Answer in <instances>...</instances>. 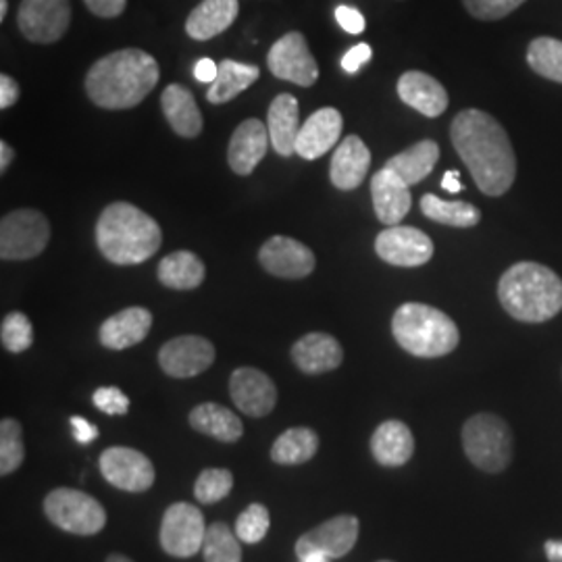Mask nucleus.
I'll list each match as a JSON object with an SVG mask.
<instances>
[{
  "instance_id": "obj_1",
  "label": "nucleus",
  "mask_w": 562,
  "mask_h": 562,
  "mask_svg": "<svg viewBox=\"0 0 562 562\" xmlns=\"http://www.w3.org/2000/svg\"><path fill=\"white\" fill-rule=\"evenodd\" d=\"M452 146L485 196H503L517 178V157L503 125L480 109L461 111L450 125Z\"/></svg>"
},
{
  "instance_id": "obj_2",
  "label": "nucleus",
  "mask_w": 562,
  "mask_h": 562,
  "mask_svg": "<svg viewBox=\"0 0 562 562\" xmlns=\"http://www.w3.org/2000/svg\"><path fill=\"white\" fill-rule=\"evenodd\" d=\"M159 63L140 48H123L97 60L86 76V92L101 109L138 106L159 83Z\"/></svg>"
},
{
  "instance_id": "obj_3",
  "label": "nucleus",
  "mask_w": 562,
  "mask_h": 562,
  "mask_svg": "<svg viewBox=\"0 0 562 562\" xmlns=\"http://www.w3.org/2000/svg\"><path fill=\"white\" fill-rule=\"evenodd\" d=\"M102 257L115 265H140L153 259L162 244L159 223L130 202H113L97 223Z\"/></svg>"
},
{
  "instance_id": "obj_4",
  "label": "nucleus",
  "mask_w": 562,
  "mask_h": 562,
  "mask_svg": "<svg viewBox=\"0 0 562 562\" xmlns=\"http://www.w3.org/2000/svg\"><path fill=\"white\" fill-rule=\"evenodd\" d=\"M498 299L517 322H550L562 311V280L540 262H517L504 271Z\"/></svg>"
},
{
  "instance_id": "obj_5",
  "label": "nucleus",
  "mask_w": 562,
  "mask_h": 562,
  "mask_svg": "<svg viewBox=\"0 0 562 562\" xmlns=\"http://www.w3.org/2000/svg\"><path fill=\"white\" fill-rule=\"evenodd\" d=\"M392 334L408 355L422 359L446 357L461 341L457 323L440 308L423 302L402 304L394 313Z\"/></svg>"
},
{
  "instance_id": "obj_6",
  "label": "nucleus",
  "mask_w": 562,
  "mask_h": 562,
  "mask_svg": "<svg viewBox=\"0 0 562 562\" xmlns=\"http://www.w3.org/2000/svg\"><path fill=\"white\" fill-rule=\"evenodd\" d=\"M462 446L477 469L501 473L513 461V434L503 417L480 413L462 427Z\"/></svg>"
},
{
  "instance_id": "obj_7",
  "label": "nucleus",
  "mask_w": 562,
  "mask_h": 562,
  "mask_svg": "<svg viewBox=\"0 0 562 562\" xmlns=\"http://www.w3.org/2000/svg\"><path fill=\"white\" fill-rule=\"evenodd\" d=\"M44 513L63 531L76 536H94L106 522L102 504L71 487H57L50 492L44 501Z\"/></svg>"
},
{
  "instance_id": "obj_8",
  "label": "nucleus",
  "mask_w": 562,
  "mask_h": 562,
  "mask_svg": "<svg viewBox=\"0 0 562 562\" xmlns=\"http://www.w3.org/2000/svg\"><path fill=\"white\" fill-rule=\"evenodd\" d=\"M50 240V225L41 211L20 209L0 222V257L4 261H25L42 255Z\"/></svg>"
},
{
  "instance_id": "obj_9",
  "label": "nucleus",
  "mask_w": 562,
  "mask_h": 562,
  "mask_svg": "<svg viewBox=\"0 0 562 562\" xmlns=\"http://www.w3.org/2000/svg\"><path fill=\"white\" fill-rule=\"evenodd\" d=\"M359 519L340 515L304 533L296 542V559L301 562H329L346 557L359 540Z\"/></svg>"
},
{
  "instance_id": "obj_10",
  "label": "nucleus",
  "mask_w": 562,
  "mask_h": 562,
  "mask_svg": "<svg viewBox=\"0 0 562 562\" xmlns=\"http://www.w3.org/2000/svg\"><path fill=\"white\" fill-rule=\"evenodd\" d=\"M206 536V525L194 504H171L165 510L161 525L162 550L176 559H190L199 554Z\"/></svg>"
},
{
  "instance_id": "obj_11",
  "label": "nucleus",
  "mask_w": 562,
  "mask_h": 562,
  "mask_svg": "<svg viewBox=\"0 0 562 562\" xmlns=\"http://www.w3.org/2000/svg\"><path fill=\"white\" fill-rule=\"evenodd\" d=\"M269 71L278 80L292 81L302 88L319 80V65L308 50L306 38L301 32H290L276 42L267 55Z\"/></svg>"
},
{
  "instance_id": "obj_12",
  "label": "nucleus",
  "mask_w": 562,
  "mask_h": 562,
  "mask_svg": "<svg viewBox=\"0 0 562 562\" xmlns=\"http://www.w3.org/2000/svg\"><path fill=\"white\" fill-rule=\"evenodd\" d=\"M18 23L25 41L53 44L71 25V4L69 0H21Z\"/></svg>"
},
{
  "instance_id": "obj_13",
  "label": "nucleus",
  "mask_w": 562,
  "mask_h": 562,
  "mask_svg": "<svg viewBox=\"0 0 562 562\" xmlns=\"http://www.w3.org/2000/svg\"><path fill=\"white\" fill-rule=\"evenodd\" d=\"M101 473L106 482L125 492H146L155 483V467L134 448L113 446L101 457Z\"/></svg>"
},
{
  "instance_id": "obj_14",
  "label": "nucleus",
  "mask_w": 562,
  "mask_h": 562,
  "mask_svg": "<svg viewBox=\"0 0 562 562\" xmlns=\"http://www.w3.org/2000/svg\"><path fill=\"white\" fill-rule=\"evenodd\" d=\"M375 252L394 267H422L434 257V241L417 227L390 225L378 236Z\"/></svg>"
},
{
  "instance_id": "obj_15",
  "label": "nucleus",
  "mask_w": 562,
  "mask_h": 562,
  "mask_svg": "<svg viewBox=\"0 0 562 562\" xmlns=\"http://www.w3.org/2000/svg\"><path fill=\"white\" fill-rule=\"evenodd\" d=\"M159 362L171 378H194L215 362V346L201 336H180L162 346Z\"/></svg>"
},
{
  "instance_id": "obj_16",
  "label": "nucleus",
  "mask_w": 562,
  "mask_h": 562,
  "mask_svg": "<svg viewBox=\"0 0 562 562\" xmlns=\"http://www.w3.org/2000/svg\"><path fill=\"white\" fill-rule=\"evenodd\" d=\"M259 261L271 276L285 280H302L315 269L313 250L302 241L285 236H273L265 241Z\"/></svg>"
},
{
  "instance_id": "obj_17",
  "label": "nucleus",
  "mask_w": 562,
  "mask_h": 562,
  "mask_svg": "<svg viewBox=\"0 0 562 562\" xmlns=\"http://www.w3.org/2000/svg\"><path fill=\"white\" fill-rule=\"evenodd\" d=\"M229 396L248 417H265L276 408L278 387L259 369L241 367L232 373Z\"/></svg>"
},
{
  "instance_id": "obj_18",
  "label": "nucleus",
  "mask_w": 562,
  "mask_h": 562,
  "mask_svg": "<svg viewBox=\"0 0 562 562\" xmlns=\"http://www.w3.org/2000/svg\"><path fill=\"white\" fill-rule=\"evenodd\" d=\"M341 127H344V120L338 109L325 106L315 111L301 125L299 140H296V155H301L306 161L319 159L338 144Z\"/></svg>"
},
{
  "instance_id": "obj_19",
  "label": "nucleus",
  "mask_w": 562,
  "mask_h": 562,
  "mask_svg": "<svg viewBox=\"0 0 562 562\" xmlns=\"http://www.w3.org/2000/svg\"><path fill=\"white\" fill-rule=\"evenodd\" d=\"M411 186L402 180L390 167L380 169L371 180V196L373 209L380 222L385 225H398L408 215L413 206Z\"/></svg>"
},
{
  "instance_id": "obj_20",
  "label": "nucleus",
  "mask_w": 562,
  "mask_h": 562,
  "mask_svg": "<svg viewBox=\"0 0 562 562\" xmlns=\"http://www.w3.org/2000/svg\"><path fill=\"white\" fill-rule=\"evenodd\" d=\"M269 142V127L262 121H241L227 148V161L234 173L250 176L265 159Z\"/></svg>"
},
{
  "instance_id": "obj_21",
  "label": "nucleus",
  "mask_w": 562,
  "mask_h": 562,
  "mask_svg": "<svg viewBox=\"0 0 562 562\" xmlns=\"http://www.w3.org/2000/svg\"><path fill=\"white\" fill-rule=\"evenodd\" d=\"M398 97L425 117H440L448 109V92L440 81L423 71H406L398 80Z\"/></svg>"
},
{
  "instance_id": "obj_22",
  "label": "nucleus",
  "mask_w": 562,
  "mask_h": 562,
  "mask_svg": "<svg viewBox=\"0 0 562 562\" xmlns=\"http://www.w3.org/2000/svg\"><path fill=\"white\" fill-rule=\"evenodd\" d=\"M371 167V153L359 136H348L341 140L338 150L331 157L329 178L338 190H355L359 188L367 171Z\"/></svg>"
},
{
  "instance_id": "obj_23",
  "label": "nucleus",
  "mask_w": 562,
  "mask_h": 562,
  "mask_svg": "<svg viewBox=\"0 0 562 562\" xmlns=\"http://www.w3.org/2000/svg\"><path fill=\"white\" fill-rule=\"evenodd\" d=\"M267 127L273 150L281 157L296 155V140L301 132V109L292 94H280L269 106Z\"/></svg>"
},
{
  "instance_id": "obj_24",
  "label": "nucleus",
  "mask_w": 562,
  "mask_h": 562,
  "mask_svg": "<svg viewBox=\"0 0 562 562\" xmlns=\"http://www.w3.org/2000/svg\"><path fill=\"white\" fill-rule=\"evenodd\" d=\"M292 359L299 369L308 375H319L340 367L344 361V350L340 341L329 334H306L294 344Z\"/></svg>"
},
{
  "instance_id": "obj_25",
  "label": "nucleus",
  "mask_w": 562,
  "mask_h": 562,
  "mask_svg": "<svg viewBox=\"0 0 562 562\" xmlns=\"http://www.w3.org/2000/svg\"><path fill=\"white\" fill-rule=\"evenodd\" d=\"M153 327L150 311L142 306H130L102 323L101 341L109 350H125L140 344Z\"/></svg>"
},
{
  "instance_id": "obj_26",
  "label": "nucleus",
  "mask_w": 562,
  "mask_h": 562,
  "mask_svg": "<svg viewBox=\"0 0 562 562\" xmlns=\"http://www.w3.org/2000/svg\"><path fill=\"white\" fill-rule=\"evenodd\" d=\"M240 11L238 0H202L201 4L188 15L186 32L192 41H211L223 34Z\"/></svg>"
},
{
  "instance_id": "obj_27",
  "label": "nucleus",
  "mask_w": 562,
  "mask_h": 562,
  "mask_svg": "<svg viewBox=\"0 0 562 562\" xmlns=\"http://www.w3.org/2000/svg\"><path fill=\"white\" fill-rule=\"evenodd\" d=\"M161 106L171 130L181 138H196L202 132V113L194 94L181 86L171 83L162 90Z\"/></svg>"
},
{
  "instance_id": "obj_28",
  "label": "nucleus",
  "mask_w": 562,
  "mask_h": 562,
  "mask_svg": "<svg viewBox=\"0 0 562 562\" xmlns=\"http://www.w3.org/2000/svg\"><path fill=\"white\" fill-rule=\"evenodd\" d=\"M371 452L383 467H402L411 461L415 452V438L404 423L390 419L375 429L371 438Z\"/></svg>"
},
{
  "instance_id": "obj_29",
  "label": "nucleus",
  "mask_w": 562,
  "mask_h": 562,
  "mask_svg": "<svg viewBox=\"0 0 562 562\" xmlns=\"http://www.w3.org/2000/svg\"><path fill=\"white\" fill-rule=\"evenodd\" d=\"M190 423L196 431H201L204 436H211L220 442H238L244 434L240 417H236L229 408H225L222 404H215V402L199 404L190 413Z\"/></svg>"
},
{
  "instance_id": "obj_30",
  "label": "nucleus",
  "mask_w": 562,
  "mask_h": 562,
  "mask_svg": "<svg viewBox=\"0 0 562 562\" xmlns=\"http://www.w3.org/2000/svg\"><path fill=\"white\" fill-rule=\"evenodd\" d=\"M259 78H261V71L257 65H246L232 59L222 60L220 74L206 92V101L213 104L234 101Z\"/></svg>"
},
{
  "instance_id": "obj_31",
  "label": "nucleus",
  "mask_w": 562,
  "mask_h": 562,
  "mask_svg": "<svg viewBox=\"0 0 562 562\" xmlns=\"http://www.w3.org/2000/svg\"><path fill=\"white\" fill-rule=\"evenodd\" d=\"M438 159H440L438 142L422 140L413 144L411 148L402 150L401 155L392 157L390 161L385 162V167L396 171L408 186H415L434 171Z\"/></svg>"
},
{
  "instance_id": "obj_32",
  "label": "nucleus",
  "mask_w": 562,
  "mask_h": 562,
  "mask_svg": "<svg viewBox=\"0 0 562 562\" xmlns=\"http://www.w3.org/2000/svg\"><path fill=\"white\" fill-rule=\"evenodd\" d=\"M159 281L173 290H194L204 281V262L188 250L167 255L159 262Z\"/></svg>"
},
{
  "instance_id": "obj_33",
  "label": "nucleus",
  "mask_w": 562,
  "mask_h": 562,
  "mask_svg": "<svg viewBox=\"0 0 562 562\" xmlns=\"http://www.w3.org/2000/svg\"><path fill=\"white\" fill-rule=\"evenodd\" d=\"M319 450V438L308 427H292L283 431L271 448V459L278 464L308 462Z\"/></svg>"
},
{
  "instance_id": "obj_34",
  "label": "nucleus",
  "mask_w": 562,
  "mask_h": 562,
  "mask_svg": "<svg viewBox=\"0 0 562 562\" xmlns=\"http://www.w3.org/2000/svg\"><path fill=\"white\" fill-rule=\"evenodd\" d=\"M422 213L431 222L452 227H473L482 220V213L471 202L442 201L436 194H425L422 199Z\"/></svg>"
},
{
  "instance_id": "obj_35",
  "label": "nucleus",
  "mask_w": 562,
  "mask_h": 562,
  "mask_svg": "<svg viewBox=\"0 0 562 562\" xmlns=\"http://www.w3.org/2000/svg\"><path fill=\"white\" fill-rule=\"evenodd\" d=\"M240 538L232 533L225 522H213L206 527L202 543V559L206 562H240Z\"/></svg>"
},
{
  "instance_id": "obj_36",
  "label": "nucleus",
  "mask_w": 562,
  "mask_h": 562,
  "mask_svg": "<svg viewBox=\"0 0 562 562\" xmlns=\"http://www.w3.org/2000/svg\"><path fill=\"white\" fill-rule=\"evenodd\" d=\"M529 67L546 80L562 83V42L557 38H536L527 48Z\"/></svg>"
},
{
  "instance_id": "obj_37",
  "label": "nucleus",
  "mask_w": 562,
  "mask_h": 562,
  "mask_svg": "<svg viewBox=\"0 0 562 562\" xmlns=\"http://www.w3.org/2000/svg\"><path fill=\"white\" fill-rule=\"evenodd\" d=\"M25 459L23 429L15 419H2L0 423V475H11Z\"/></svg>"
},
{
  "instance_id": "obj_38",
  "label": "nucleus",
  "mask_w": 562,
  "mask_h": 562,
  "mask_svg": "<svg viewBox=\"0 0 562 562\" xmlns=\"http://www.w3.org/2000/svg\"><path fill=\"white\" fill-rule=\"evenodd\" d=\"M234 487V475L227 469H204L196 485L194 496L202 504L222 503Z\"/></svg>"
},
{
  "instance_id": "obj_39",
  "label": "nucleus",
  "mask_w": 562,
  "mask_h": 562,
  "mask_svg": "<svg viewBox=\"0 0 562 562\" xmlns=\"http://www.w3.org/2000/svg\"><path fill=\"white\" fill-rule=\"evenodd\" d=\"M0 340L4 350L20 355L25 352L34 341V329L32 323L23 313H9L0 327Z\"/></svg>"
},
{
  "instance_id": "obj_40",
  "label": "nucleus",
  "mask_w": 562,
  "mask_h": 562,
  "mask_svg": "<svg viewBox=\"0 0 562 562\" xmlns=\"http://www.w3.org/2000/svg\"><path fill=\"white\" fill-rule=\"evenodd\" d=\"M271 525V515L267 506L250 504L236 521V536L244 543H259L265 540Z\"/></svg>"
},
{
  "instance_id": "obj_41",
  "label": "nucleus",
  "mask_w": 562,
  "mask_h": 562,
  "mask_svg": "<svg viewBox=\"0 0 562 562\" xmlns=\"http://www.w3.org/2000/svg\"><path fill=\"white\" fill-rule=\"evenodd\" d=\"M464 9L482 21L504 20L513 11H517L525 0H462Z\"/></svg>"
},
{
  "instance_id": "obj_42",
  "label": "nucleus",
  "mask_w": 562,
  "mask_h": 562,
  "mask_svg": "<svg viewBox=\"0 0 562 562\" xmlns=\"http://www.w3.org/2000/svg\"><path fill=\"white\" fill-rule=\"evenodd\" d=\"M94 406L102 411L104 415H113V417H121L127 415L130 411V398L121 392L120 387L109 385V387H99L94 392Z\"/></svg>"
},
{
  "instance_id": "obj_43",
  "label": "nucleus",
  "mask_w": 562,
  "mask_h": 562,
  "mask_svg": "<svg viewBox=\"0 0 562 562\" xmlns=\"http://www.w3.org/2000/svg\"><path fill=\"white\" fill-rule=\"evenodd\" d=\"M336 21L340 23L341 30L348 32V34H362V32H364V25H367L359 9L344 7V4H340V7L336 9Z\"/></svg>"
},
{
  "instance_id": "obj_44",
  "label": "nucleus",
  "mask_w": 562,
  "mask_h": 562,
  "mask_svg": "<svg viewBox=\"0 0 562 562\" xmlns=\"http://www.w3.org/2000/svg\"><path fill=\"white\" fill-rule=\"evenodd\" d=\"M371 57H373V50H371L369 44H357V46H352V48L344 55L341 69H344L346 74H357L364 63L371 60Z\"/></svg>"
},
{
  "instance_id": "obj_45",
  "label": "nucleus",
  "mask_w": 562,
  "mask_h": 562,
  "mask_svg": "<svg viewBox=\"0 0 562 562\" xmlns=\"http://www.w3.org/2000/svg\"><path fill=\"white\" fill-rule=\"evenodd\" d=\"M83 2L97 18H104V20L120 18L127 4V0H83Z\"/></svg>"
},
{
  "instance_id": "obj_46",
  "label": "nucleus",
  "mask_w": 562,
  "mask_h": 562,
  "mask_svg": "<svg viewBox=\"0 0 562 562\" xmlns=\"http://www.w3.org/2000/svg\"><path fill=\"white\" fill-rule=\"evenodd\" d=\"M20 83L13 80L11 76L2 74L0 76V109H9L15 102L20 101Z\"/></svg>"
},
{
  "instance_id": "obj_47",
  "label": "nucleus",
  "mask_w": 562,
  "mask_h": 562,
  "mask_svg": "<svg viewBox=\"0 0 562 562\" xmlns=\"http://www.w3.org/2000/svg\"><path fill=\"white\" fill-rule=\"evenodd\" d=\"M71 427H74V436L80 443L94 442L99 438V429L97 425L86 422L83 417H71Z\"/></svg>"
},
{
  "instance_id": "obj_48",
  "label": "nucleus",
  "mask_w": 562,
  "mask_h": 562,
  "mask_svg": "<svg viewBox=\"0 0 562 562\" xmlns=\"http://www.w3.org/2000/svg\"><path fill=\"white\" fill-rule=\"evenodd\" d=\"M220 74V65L213 59H201L194 65V78L202 83H213Z\"/></svg>"
},
{
  "instance_id": "obj_49",
  "label": "nucleus",
  "mask_w": 562,
  "mask_h": 562,
  "mask_svg": "<svg viewBox=\"0 0 562 562\" xmlns=\"http://www.w3.org/2000/svg\"><path fill=\"white\" fill-rule=\"evenodd\" d=\"M442 188L446 192H450V194H459L464 190V186H462L461 173L457 171V169H450V171H446V176H443Z\"/></svg>"
},
{
  "instance_id": "obj_50",
  "label": "nucleus",
  "mask_w": 562,
  "mask_h": 562,
  "mask_svg": "<svg viewBox=\"0 0 562 562\" xmlns=\"http://www.w3.org/2000/svg\"><path fill=\"white\" fill-rule=\"evenodd\" d=\"M13 157H15V150H13L7 142H0V171H2V173L9 169Z\"/></svg>"
},
{
  "instance_id": "obj_51",
  "label": "nucleus",
  "mask_w": 562,
  "mask_h": 562,
  "mask_svg": "<svg viewBox=\"0 0 562 562\" xmlns=\"http://www.w3.org/2000/svg\"><path fill=\"white\" fill-rule=\"evenodd\" d=\"M546 557L548 561L562 562V540L546 542Z\"/></svg>"
},
{
  "instance_id": "obj_52",
  "label": "nucleus",
  "mask_w": 562,
  "mask_h": 562,
  "mask_svg": "<svg viewBox=\"0 0 562 562\" xmlns=\"http://www.w3.org/2000/svg\"><path fill=\"white\" fill-rule=\"evenodd\" d=\"M7 9H9V0H0V21L7 18Z\"/></svg>"
},
{
  "instance_id": "obj_53",
  "label": "nucleus",
  "mask_w": 562,
  "mask_h": 562,
  "mask_svg": "<svg viewBox=\"0 0 562 562\" xmlns=\"http://www.w3.org/2000/svg\"><path fill=\"white\" fill-rule=\"evenodd\" d=\"M106 561H109V562H115V561L127 562V561H130V559H127V557H109V559H106Z\"/></svg>"
}]
</instances>
